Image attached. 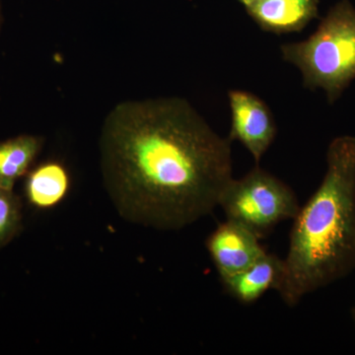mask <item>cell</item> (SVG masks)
<instances>
[{
  "mask_svg": "<svg viewBox=\"0 0 355 355\" xmlns=\"http://www.w3.org/2000/svg\"><path fill=\"white\" fill-rule=\"evenodd\" d=\"M327 164L319 188L293 219L277 291L289 307L355 270V137L334 139Z\"/></svg>",
  "mask_w": 355,
  "mask_h": 355,
  "instance_id": "obj_2",
  "label": "cell"
},
{
  "mask_svg": "<svg viewBox=\"0 0 355 355\" xmlns=\"http://www.w3.org/2000/svg\"><path fill=\"white\" fill-rule=\"evenodd\" d=\"M352 320H354V322L355 324V304L354 305V307H352Z\"/></svg>",
  "mask_w": 355,
  "mask_h": 355,
  "instance_id": "obj_13",
  "label": "cell"
},
{
  "mask_svg": "<svg viewBox=\"0 0 355 355\" xmlns=\"http://www.w3.org/2000/svg\"><path fill=\"white\" fill-rule=\"evenodd\" d=\"M232 123L228 139L237 140L253 156L257 165L277 135V125L268 105L253 93H228Z\"/></svg>",
  "mask_w": 355,
  "mask_h": 355,
  "instance_id": "obj_5",
  "label": "cell"
},
{
  "mask_svg": "<svg viewBox=\"0 0 355 355\" xmlns=\"http://www.w3.org/2000/svg\"><path fill=\"white\" fill-rule=\"evenodd\" d=\"M69 189L67 168L57 161H49L30 173L26 182V197L33 207L49 209L62 202Z\"/></svg>",
  "mask_w": 355,
  "mask_h": 355,
  "instance_id": "obj_9",
  "label": "cell"
},
{
  "mask_svg": "<svg viewBox=\"0 0 355 355\" xmlns=\"http://www.w3.org/2000/svg\"><path fill=\"white\" fill-rule=\"evenodd\" d=\"M2 11H1V0H0V27H1Z\"/></svg>",
  "mask_w": 355,
  "mask_h": 355,
  "instance_id": "obj_14",
  "label": "cell"
},
{
  "mask_svg": "<svg viewBox=\"0 0 355 355\" xmlns=\"http://www.w3.org/2000/svg\"><path fill=\"white\" fill-rule=\"evenodd\" d=\"M284 260L266 253L241 272L220 277L226 292L244 305L253 304L270 291H277L284 275Z\"/></svg>",
  "mask_w": 355,
  "mask_h": 355,
  "instance_id": "obj_7",
  "label": "cell"
},
{
  "mask_svg": "<svg viewBox=\"0 0 355 355\" xmlns=\"http://www.w3.org/2000/svg\"><path fill=\"white\" fill-rule=\"evenodd\" d=\"M240 2L245 7L251 6V4L256 3V2L259 1H263V0H239Z\"/></svg>",
  "mask_w": 355,
  "mask_h": 355,
  "instance_id": "obj_12",
  "label": "cell"
},
{
  "mask_svg": "<svg viewBox=\"0 0 355 355\" xmlns=\"http://www.w3.org/2000/svg\"><path fill=\"white\" fill-rule=\"evenodd\" d=\"M284 60L295 65L305 87L322 88L334 102L355 78V8L343 0L306 41L282 44Z\"/></svg>",
  "mask_w": 355,
  "mask_h": 355,
  "instance_id": "obj_3",
  "label": "cell"
},
{
  "mask_svg": "<svg viewBox=\"0 0 355 355\" xmlns=\"http://www.w3.org/2000/svg\"><path fill=\"white\" fill-rule=\"evenodd\" d=\"M261 238L241 224L226 219L207 240V249L219 277L241 272L268 253Z\"/></svg>",
  "mask_w": 355,
  "mask_h": 355,
  "instance_id": "obj_6",
  "label": "cell"
},
{
  "mask_svg": "<svg viewBox=\"0 0 355 355\" xmlns=\"http://www.w3.org/2000/svg\"><path fill=\"white\" fill-rule=\"evenodd\" d=\"M219 207L229 220L258 236L268 235L282 222L295 218L300 205L291 187L257 165L222 193Z\"/></svg>",
  "mask_w": 355,
  "mask_h": 355,
  "instance_id": "obj_4",
  "label": "cell"
},
{
  "mask_svg": "<svg viewBox=\"0 0 355 355\" xmlns=\"http://www.w3.org/2000/svg\"><path fill=\"white\" fill-rule=\"evenodd\" d=\"M43 146V139L22 135L0 142V188L13 191Z\"/></svg>",
  "mask_w": 355,
  "mask_h": 355,
  "instance_id": "obj_10",
  "label": "cell"
},
{
  "mask_svg": "<svg viewBox=\"0 0 355 355\" xmlns=\"http://www.w3.org/2000/svg\"><path fill=\"white\" fill-rule=\"evenodd\" d=\"M230 142L181 98L119 103L100 137L105 188L125 220L179 230L219 207L233 179Z\"/></svg>",
  "mask_w": 355,
  "mask_h": 355,
  "instance_id": "obj_1",
  "label": "cell"
},
{
  "mask_svg": "<svg viewBox=\"0 0 355 355\" xmlns=\"http://www.w3.org/2000/svg\"><path fill=\"white\" fill-rule=\"evenodd\" d=\"M21 207L19 198L13 191L0 188V248L8 244L19 232Z\"/></svg>",
  "mask_w": 355,
  "mask_h": 355,
  "instance_id": "obj_11",
  "label": "cell"
},
{
  "mask_svg": "<svg viewBox=\"0 0 355 355\" xmlns=\"http://www.w3.org/2000/svg\"><path fill=\"white\" fill-rule=\"evenodd\" d=\"M318 0H263L246 7L261 29L275 34L301 31L318 16Z\"/></svg>",
  "mask_w": 355,
  "mask_h": 355,
  "instance_id": "obj_8",
  "label": "cell"
}]
</instances>
